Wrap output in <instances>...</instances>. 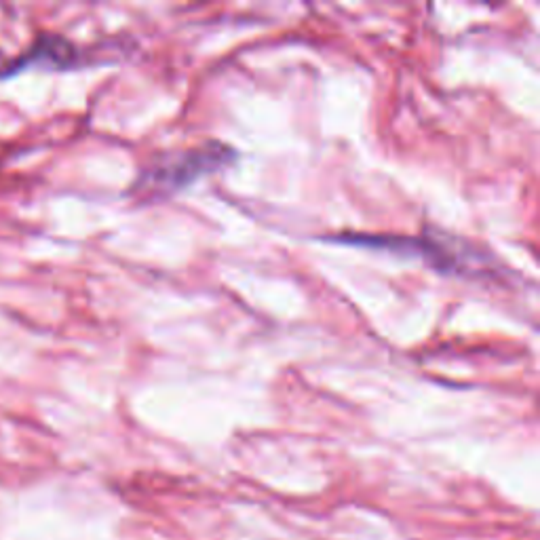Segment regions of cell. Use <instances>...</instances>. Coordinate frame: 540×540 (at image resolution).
Here are the masks:
<instances>
[{
	"label": "cell",
	"instance_id": "1",
	"mask_svg": "<svg viewBox=\"0 0 540 540\" xmlns=\"http://www.w3.org/2000/svg\"><path fill=\"white\" fill-rule=\"evenodd\" d=\"M233 150L224 148L222 144H211L199 150H190L178 159H167L163 165L154 167L146 173V178L150 182V188H163V190H178L192 180H197L203 176L205 171L216 169L224 163V159Z\"/></svg>",
	"mask_w": 540,
	"mask_h": 540
}]
</instances>
